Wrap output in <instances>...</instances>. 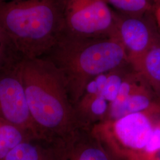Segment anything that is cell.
Segmentation results:
<instances>
[{"instance_id":"d6986e66","label":"cell","mask_w":160,"mask_h":160,"mask_svg":"<svg viewBox=\"0 0 160 160\" xmlns=\"http://www.w3.org/2000/svg\"><path fill=\"white\" fill-rule=\"evenodd\" d=\"M158 129H159V133H160V127H158Z\"/></svg>"},{"instance_id":"ac0fdd59","label":"cell","mask_w":160,"mask_h":160,"mask_svg":"<svg viewBox=\"0 0 160 160\" xmlns=\"http://www.w3.org/2000/svg\"><path fill=\"white\" fill-rule=\"evenodd\" d=\"M158 14H159V17H160V7H158Z\"/></svg>"},{"instance_id":"30bf717a","label":"cell","mask_w":160,"mask_h":160,"mask_svg":"<svg viewBox=\"0 0 160 160\" xmlns=\"http://www.w3.org/2000/svg\"><path fill=\"white\" fill-rule=\"evenodd\" d=\"M34 140L12 123L0 118V160L18 144L25 141Z\"/></svg>"},{"instance_id":"52a82bcc","label":"cell","mask_w":160,"mask_h":160,"mask_svg":"<svg viewBox=\"0 0 160 160\" xmlns=\"http://www.w3.org/2000/svg\"><path fill=\"white\" fill-rule=\"evenodd\" d=\"M108 124V137L131 151L145 150L154 128L143 113L128 114Z\"/></svg>"},{"instance_id":"2e32d148","label":"cell","mask_w":160,"mask_h":160,"mask_svg":"<svg viewBox=\"0 0 160 160\" xmlns=\"http://www.w3.org/2000/svg\"><path fill=\"white\" fill-rule=\"evenodd\" d=\"M132 86L131 84L126 81H123L120 86L118 95L114 102H120L129 97L133 94L132 92Z\"/></svg>"},{"instance_id":"5b68a950","label":"cell","mask_w":160,"mask_h":160,"mask_svg":"<svg viewBox=\"0 0 160 160\" xmlns=\"http://www.w3.org/2000/svg\"><path fill=\"white\" fill-rule=\"evenodd\" d=\"M20 63L0 71V118L17 126L31 139L43 141L29 112Z\"/></svg>"},{"instance_id":"8992f818","label":"cell","mask_w":160,"mask_h":160,"mask_svg":"<svg viewBox=\"0 0 160 160\" xmlns=\"http://www.w3.org/2000/svg\"><path fill=\"white\" fill-rule=\"evenodd\" d=\"M86 137L83 126L48 142L49 160H111L98 142Z\"/></svg>"},{"instance_id":"e0dca14e","label":"cell","mask_w":160,"mask_h":160,"mask_svg":"<svg viewBox=\"0 0 160 160\" xmlns=\"http://www.w3.org/2000/svg\"><path fill=\"white\" fill-rule=\"evenodd\" d=\"M149 4L152 7H160V0H148Z\"/></svg>"},{"instance_id":"9a60e30c","label":"cell","mask_w":160,"mask_h":160,"mask_svg":"<svg viewBox=\"0 0 160 160\" xmlns=\"http://www.w3.org/2000/svg\"><path fill=\"white\" fill-rule=\"evenodd\" d=\"M114 70L108 72L105 86L101 94L108 102L110 103L114 102L117 98L123 82L120 76L113 72Z\"/></svg>"},{"instance_id":"7a4b0ae2","label":"cell","mask_w":160,"mask_h":160,"mask_svg":"<svg viewBox=\"0 0 160 160\" xmlns=\"http://www.w3.org/2000/svg\"><path fill=\"white\" fill-rule=\"evenodd\" d=\"M126 57V50L114 32L100 37L82 38L65 31L42 57L62 75L75 108L90 81L99 75L118 68Z\"/></svg>"},{"instance_id":"ffe728a7","label":"cell","mask_w":160,"mask_h":160,"mask_svg":"<svg viewBox=\"0 0 160 160\" xmlns=\"http://www.w3.org/2000/svg\"><path fill=\"white\" fill-rule=\"evenodd\" d=\"M6 1V0H0V2H1L2 1Z\"/></svg>"},{"instance_id":"6da1fadb","label":"cell","mask_w":160,"mask_h":160,"mask_svg":"<svg viewBox=\"0 0 160 160\" xmlns=\"http://www.w3.org/2000/svg\"><path fill=\"white\" fill-rule=\"evenodd\" d=\"M19 69L30 113L43 141L83 126L62 75L55 65L43 58H24Z\"/></svg>"},{"instance_id":"7c38bea8","label":"cell","mask_w":160,"mask_h":160,"mask_svg":"<svg viewBox=\"0 0 160 160\" xmlns=\"http://www.w3.org/2000/svg\"><path fill=\"white\" fill-rule=\"evenodd\" d=\"M132 63L151 81L160 83V45L154 43Z\"/></svg>"},{"instance_id":"8fae6325","label":"cell","mask_w":160,"mask_h":160,"mask_svg":"<svg viewBox=\"0 0 160 160\" xmlns=\"http://www.w3.org/2000/svg\"><path fill=\"white\" fill-rule=\"evenodd\" d=\"M39 140H28L18 144L3 160H48V148L38 143Z\"/></svg>"},{"instance_id":"ba28073f","label":"cell","mask_w":160,"mask_h":160,"mask_svg":"<svg viewBox=\"0 0 160 160\" xmlns=\"http://www.w3.org/2000/svg\"><path fill=\"white\" fill-rule=\"evenodd\" d=\"M114 32L126 52H129L132 62L143 55L155 43L151 29L141 16H117Z\"/></svg>"},{"instance_id":"4fadbf2b","label":"cell","mask_w":160,"mask_h":160,"mask_svg":"<svg viewBox=\"0 0 160 160\" xmlns=\"http://www.w3.org/2000/svg\"><path fill=\"white\" fill-rule=\"evenodd\" d=\"M24 58L0 25V71L20 63Z\"/></svg>"},{"instance_id":"5bb4252c","label":"cell","mask_w":160,"mask_h":160,"mask_svg":"<svg viewBox=\"0 0 160 160\" xmlns=\"http://www.w3.org/2000/svg\"><path fill=\"white\" fill-rule=\"evenodd\" d=\"M110 7L128 16H141L152 8L148 0H105Z\"/></svg>"},{"instance_id":"9c48e42d","label":"cell","mask_w":160,"mask_h":160,"mask_svg":"<svg viewBox=\"0 0 160 160\" xmlns=\"http://www.w3.org/2000/svg\"><path fill=\"white\" fill-rule=\"evenodd\" d=\"M151 105L147 96L141 93H133L120 102L111 103L110 114L113 120H116L128 114L143 113Z\"/></svg>"},{"instance_id":"277c9868","label":"cell","mask_w":160,"mask_h":160,"mask_svg":"<svg viewBox=\"0 0 160 160\" xmlns=\"http://www.w3.org/2000/svg\"><path fill=\"white\" fill-rule=\"evenodd\" d=\"M117 16L105 0H67L65 32L82 38L113 33Z\"/></svg>"},{"instance_id":"3957f363","label":"cell","mask_w":160,"mask_h":160,"mask_svg":"<svg viewBox=\"0 0 160 160\" xmlns=\"http://www.w3.org/2000/svg\"><path fill=\"white\" fill-rule=\"evenodd\" d=\"M67 0H6L0 25L24 58L42 57L65 28Z\"/></svg>"}]
</instances>
